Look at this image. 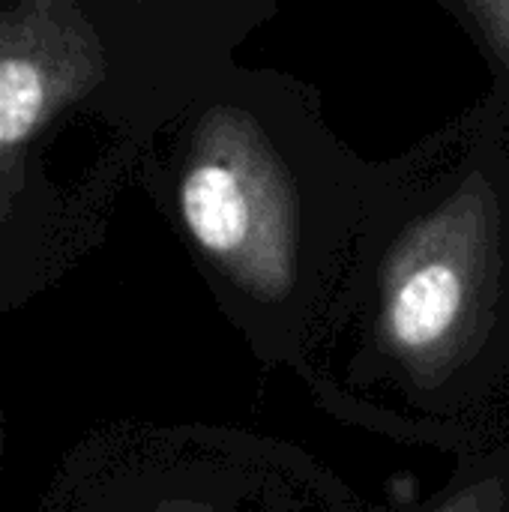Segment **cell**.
<instances>
[{
    "mask_svg": "<svg viewBox=\"0 0 509 512\" xmlns=\"http://www.w3.org/2000/svg\"><path fill=\"white\" fill-rule=\"evenodd\" d=\"M48 99V78L30 57H0V150H15L36 129Z\"/></svg>",
    "mask_w": 509,
    "mask_h": 512,
    "instance_id": "5",
    "label": "cell"
},
{
    "mask_svg": "<svg viewBox=\"0 0 509 512\" xmlns=\"http://www.w3.org/2000/svg\"><path fill=\"white\" fill-rule=\"evenodd\" d=\"M213 300L264 369L303 372L348 267L327 255L291 165L252 114L210 111L174 189Z\"/></svg>",
    "mask_w": 509,
    "mask_h": 512,
    "instance_id": "2",
    "label": "cell"
},
{
    "mask_svg": "<svg viewBox=\"0 0 509 512\" xmlns=\"http://www.w3.org/2000/svg\"><path fill=\"white\" fill-rule=\"evenodd\" d=\"M333 420L468 453L507 432L509 198L471 171L381 228L297 375Z\"/></svg>",
    "mask_w": 509,
    "mask_h": 512,
    "instance_id": "1",
    "label": "cell"
},
{
    "mask_svg": "<svg viewBox=\"0 0 509 512\" xmlns=\"http://www.w3.org/2000/svg\"><path fill=\"white\" fill-rule=\"evenodd\" d=\"M471 6L477 9L492 45L509 66V0H471Z\"/></svg>",
    "mask_w": 509,
    "mask_h": 512,
    "instance_id": "6",
    "label": "cell"
},
{
    "mask_svg": "<svg viewBox=\"0 0 509 512\" xmlns=\"http://www.w3.org/2000/svg\"><path fill=\"white\" fill-rule=\"evenodd\" d=\"M372 512H509V432L459 453L450 477L426 498L381 504Z\"/></svg>",
    "mask_w": 509,
    "mask_h": 512,
    "instance_id": "4",
    "label": "cell"
},
{
    "mask_svg": "<svg viewBox=\"0 0 509 512\" xmlns=\"http://www.w3.org/2000/svg\"><path fill=\"white\" fill-rule=\"evenodd\" d=\"M6 441H9V429H6V411H3V396H0V474L6 462Z\"/></svg>",
    "mask_w": 509,
    "mask_h": 512,
    "instance_id": "7",
    "label": "cell"
},
{
    "mask_svg": "<svg viewBox=\"0 0 509 512\" xmlns=\"http://www.w3.org/2000/svg\"><path fill=\"white\" fill-rule=\"evenodd\" d=\"M30 512H363V501L294 441L126 420L84 435Z\"/></svg>",
    "mask_w": 509,
    "mask_h": 512,
    "instance_id": "3",
    "label": "cell"
}]
</instances>
